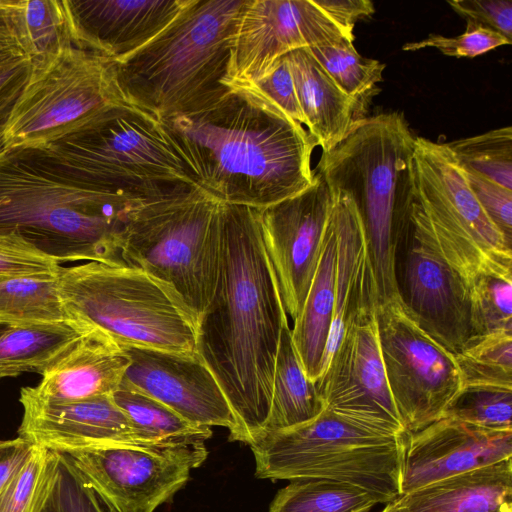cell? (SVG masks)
<instances>
[{
	"instance_id": "1",
	"label": "cell",
	"mask_w": 512,
	"mask_h": 512,
	"mask_svg": "<svg viewBox=\"0 0 512 512\" xmlns=\"http://www.w3.org/2000/svg\"><path fill=\"white\" fill-rule=\"evenodd\" d=\"M222 216L221 269L213 298L197 322L196 352L235 416L230 440L250 445L269 415L288 318L264 245L260 209L223 203Z\"/></svg>"
},
{
	"instance_id": "2",
	"label": "cell",
	"mask_w": 512,
	"mask_h": 512,
	"mask_svg": "<svg viewBox=\"0 0 512 512\" xmlns=\"http://www.w3.org/2000/svg\"><path fill=\"white\" fill-rule=\"evenodd\" d=\"M161 122L195 185L222 203L261 209L314 180L317 141L240 90L229 88L205 108Z\"/></svg>"
},
{
	"instance_id": "3",
	"label": "cell",
	"mask_w": 512,
	"mask_h": 512,
	"mask_svg": "<svg viewBox=\"0 0 512 512\" xmlns=\"http://www.w3.org/2000/svg\"><path fill=\"white\" fill-rule=\"evenodd\" d=\"M139 205L84 184L36 149L0 145V235L21 237L58 264L125 265L124 230Z\"/></svg>"
},
{
	"instance_id": "4",
	"label": "cell",
	"mask_w": 512,
	"mask_h": 512,
	"mask_svg": "<svg viewBox=\"0 0 512 512\" xmlns=\"http://www.w3.org/2000/svg\"><path fill=\"white\" fill-rule=\"evenodd\" d=\"M247 0H188L151 41L115 62L127 102L158 120L197 112L222 97L230 42Z\"/></svg>"
},
{
	"instance_id": "5",
	"label": "cell",
	"mask_w": 512,
	"mask_h": 512,
	"mask_svg": "<svg viewBox=\"0 0 512 512\" xmlns=\"http://www.w3.org/2000/svg\"><path fill=\"white\" fill-rule=\"evenodd\" d=\"M414 142L403 113H379L357 121L338 144L322 153L315 169L332 193L348 196L356 206L369 248L377 305L399 299L395 242L410 220Z\"/></svg>"
},
{
	"instance_id": "6",
	"label": "cell",
	"mask_w": 512,
	"mask_h": 512,
	"mask_svg": "<svg viewBox=\"0 0 512 512\" xmlns=\"http://www.w3.org/2000/svg\"><path fill=\"white\" fill-rule=\"evenodd\" d=\"M223 203L197 185L133 210L121 258L168 285L198 322L215 293L223 253Z\"/></svg>"
},
{
	"instance_id": "7",
	"label": "cell",
	"mask_w": 512,
	"mask_h": 512,
	"mask_svg": "<svg viewBox=\"0 0 512 512\" xmlns=\"http://www.w3.org/2000/svg\"><path fill=\"white\" fill-rule=\"evenodd\" d=\"M36 150L84 184L136 204L195 185L162 122L129 103Z\"/></svg>"
},
{
	"instance_id": "8",
	"label": "cell",
	"mask_w": 512,
	"mask_h": 512,
	"mask_svg": "<svg viewBox=\"0 0 512 512\" xmlns=\"http://www.w3.org/2000/svg\"><path fill=\"white\" fill-rule=\"evenodd\" d=\"M405 437L325 408L306 423L261 435L250 447L257 478L338 481L387 504L400 496Z\"/></svg>"
},
{
	"instance_id": "9",
	"label": "cell",
	"mask_w": 512,
	"mask_h": 512,
	"mask_svg": "<svg viewBox=\"0 0 512 512\" xmlns=\"http://www.w3.org/2000/svg\"><path fill=\"white\" fill-rule=\"evenodd\" d=\"M57 281L72 317L119 345L196 352V319L168 285L143 270L90 261L61 266Z\"/></svg>"
},
{
	"instance_id": "10",
	"label": "cell",
	"mask_w": 512,
	"mask_h": 512,
	"mask_svg": "<svg viewBox=\"0 0 512 512\" xmlns=\"http://www.w3.org/2000/svg\"><path fill=\"white\" fill-rule=\"evenodd\" d=\"M128 103L115 62L71 42L31 59L26 83L1 133L7 149H36L81 132Z\"/></svg>"
},
{
	"instance_id": "11",
	"label": "cell",
	"mask_w": 512,
	"mask_h": 512,
	"mask_svg": "<svg viewBox=\"0 0 512 512\" xmlns=\"http://www.w3.org/2000/svg\"><path fill=\"white\" fill-rule=\"evenodd\" d=\"M410 219L468 287L482 272L512 270V248L489 219L447 143L415 137Z\"/></svg>"
},
{
	"instance_id": "12",
	"label": "cell",
	"mask_w": 512,
	"mask_h": 512,
	"mask_svg": "<svg viewBox=\"0 0 512 512\" xmlns=\"http://www.w3.org/2000/svg\"><path fill=\"white\" fill-rule=\"evenodd\" d=\"M376 321L388 386L406 433L442 418L463 389L454 353L426 333L399 299L377 305Z\"/></svg>"
},
{
	"instance_id": "13",
	"label": "cell",
	"mask_w": 512,
	"mask_h": 512,
	"mask_svg": "<svg viewBox=\"0 0 512 512\" xmlns=\"http://www.w3.org/2000/svg\"><path fill=\"white\" fill-rule=\"evenodd\" d=\"M205 442L122 443L66 455L111 512H154L207 458Z\"/></svg>"
},
{
	"instance_id": "14",
	"label": "cell",
	"mask_w": 512,
	"mask_h": 512,
	"mask_svg": "<svg viewBox=\"0 0 512 512\" xmlns=\"http://www.w3.org/2000/svg\"><path fill=\"white\" fill-rule=\"evenodd\" d=\"M354 38L315 0H247L233 31L222 84L231 89L248 86L293 50Z\"/></svg>"
},
{
	"instance_id": "15",
	"label": "cell",
	"mask_w": 512,
	"mask_h": 512,
	"mask_svg": "<svg viewBox=\"0 0 512 512\" xmlns=\"http://www.w3.org/2000/svg\"><path fill=\"white\" fill-rule=\"evenodd\" d=\"M394 267L409 315L447 350L459 351L471 337L469 287L411 219L397 234Z\"/></svg>"
},
{
	"instance_id": "16",
	"label": "cell",
	"mask_w": 512,
	"mask_h": 512,
	"mask_svg": "<svg viewBox=\"0 0 512 512\" xmlns=\"http://www.w3.org/2000/svg\"><path fill=\"white\" fill-rule=\"evenodd\" d=\"M376 308L362 309L347 323L316 384L325 408L387 433L404 434L386 378Z\"/></svg>"
},
{
	"instance_id": "17",
	"label": "cell",
	"mask_w": 512,
	"mask_h": 512,
	"mask_svg": "<svg viewBox=\"0 0 512 512\" xmlns=\"http://www.w3.org/2000/svg\"><path fill=\"white\" fill-rule=\"evenodd\" d=\"M333 194L314 170L312 184L260 209L262 236L285 311L299 316L323 249Z\"/></svg>"
},
{
	"instance_id": "18",
	"label": "cell",
	"mask_w": 512,
	"mask_h": 512,
	"mask_svg": "<svg viewBox=\"0 0 512 512\" xmlns=\"http://www.w3.org/2000/svg\"><path fill=\"white\" fill-rule=\"evenodd\" d=\"M129 360L121 383L163 403L188 422L236 433V419L216 378L195 353L120 345Z\"/></svg>"
},
{
	"instance_id": "19",
	"label": "cell",
	"mask_w": 512,
	"mask_h": 512,
	"mask_svg": "<svg viewBox=\"0 0 512 512\" xmlns=\"http://www.w3.org/2000/svg\"><path fill=\"white\" fill-rule=\"evenodd\" d=\"M19 401L23 416L18 436L31 444L62 455L122 443H148L112 395L79 401L42 399L23 387Z\"/></svg>"
},
{
	"instance_id": "20",
	"label": "cell",
	"mask_w": 512,
	"mask_h": 512,
	"mask_svg": "<svg viewBox=\"0 0 512 512\" xmlns=\"http://www.w3.org/2000/svg\"><path fill=\"white\" fill-rule=\"evenodd\" d=\"M512 458V431L486 430L440 418L405 437L400 495Z\"/></svg>"
},
{
	"instance_id": "21",
	"label": "cell",
	"mask_w": 512,
	"mask_h": 512,
	"mask_svg": "<svg viewBox=\"0 0 512 512\" xmlns=\"http://www.w3.org/2000/svg\"><path fill=\"white\" fill-rule=\"evenodd\" d=\"M73 45L120 62L158 35L188 0H62Z\"/></svg>"
},
{
	"instance_id": "22",
	"label": "cell",
	"mask_w": 512,
	"mask_h": 512,
	"mask_svg": "<svg viewBox=\"0 0 512 512\" xmlns=\"http://www.w3.org/2000/svg\"><path fill=\"white\" fill-rule=\"evenodd\" d=\"M129 360L112 338L92 328L56 356L30 387L38 397L69 402L111 395L120 385Z\"/></svg>"
},
{
	"instance_id": "23",
	"label": "cell",
	"mask_w": 512,
	"mask_h": 512,
	"mask_svg": "<svg viewBox=\"0 0 512 512\" xmlns=\"http://www.w3.org/2000/svg\"><path fill=\"white\" fill-rule=\"evenodd\" d=\"M390 504L400 512H512V458L417 488Z\"/></svg>"
},
{
	"instance_id": "24",
	"label": "cell",
	"mask_w": 512,
	"mask_h": 512,
	"mask_svg": "<svg viewBox=\"0 0 512 512\" xmlns=\"http://www.w3.org/2000/svg\"><path fill=\"white\" fill-rule=\"evenodd\" d=\"M309 134L322 153L332 149L366 112L333 82L306 48L285 55Z\"/></svg>"
},
{
	"instance_id": "25",
	"label": "cell",
	"mask_w": 512,
	"mask_h": 512,
	"mask_svg": "<svg viewBox=\"0 0 512 512\" xmlns=\"http://www.w3.org/2000/svg\"><path fill=\"white\" fill-rule=\"evenodd\" d=\"M336 252L337 241L331 210L316 272L303 308L291 329L302 366L308 378L315 383L321 376L334 313Z\"/></svg>"
},
{
	"instance_id": "26",
	"label": "cell",
	"mask_w": 512,
	"mask_h": 512,
	"mask_svg": "<svg viewBox=\"0 0 512 512\" xmlns=\"http://www.w3.org/2000/svg\"><path fill=\"white\" fill-rule=\"evenodd\" d=\"M324 409L325 404L317 384L306 375L292 340L291 328L287 324L281 332L271 406L261 435L306 423Z\"/></svg>"
},
{
	"instance_id": "27",
	"label": "cell",
	"mask_w": 512,
	"mask_h": 512,
	"mask_svg": "<svg viewBox=\"0 0 512 512\" xmlns=\"http://www.w3.org/2000/svg\"><path fill=\"white\" fill-rule=\"evenodd\" d=\"M91 329L84 324L9 327L0 336V379L28 371L40 373Z\"/></svg>"
},
{
	"instance_id": "28",
	"label": "cell",
	"mask_w": 512,
	"mask_h": 512,
	"mask_svg": "<svg viewBox=\"0 0 512 512\" xmlns=\"http://www.w3.org/2000/svg\"><path fill=\"white\" fill-rule=\"evenodd\" d=\"M0 324L15 327L82 323L69 313L57 276H37L0 282Z\"/></svg>"
},
{
	"instance_id": "29",
	"label": "cell",
	"mask_w": 512,
	"mask_h": 512,
	"mask_svg": "<svg viewBox=\"0 0 512 512\" xmlns=\"http://www.w3.org/2000/svg\"><path fill=\"white\" fill-rule=\"evenodd\" d=\"M111 395L148 443L205 442L212 436L210 427L188 422L163 403L123 383Z\"/></svg>"
},
{
	"instance_id": "30",
	"label": "cell",
	"mask_w": 512,
	"mask_h": 512,
	"mask_svg": "<svg viewBox=\"0 0 512 512\" xmlns=\"http://www.w3.org/2000/svg\"><path fill=\"white\" fill-rule=\"evenodd\" d=\"M379 501L356 486L318 478L290 480L268 512H370Z\"/></svg>"
},
{
	"instance_id": "31",
	"label": "cell",
	"mask_w": 512,
	"mask_h": 512,
	"mask_svg": "<svg viewBox=\"0 0 512 512\" xmlns=\"http://www.w3.org/2000/svg\"><path fill=\"white\" fill-rule=\"evenodd\" d=\"M333 82L365 112L386 67L378 60L360 55L353 40L342 39L306 48Z\"/></svg>"
},
{
	"instance_id": "32",
	"label": "cell",
	"mask_w": 512,
	"mask_h": 512,
	"mask_svg": "<svg viewBox=\"0 0 512 512\" xmlns=\"http://www.w3.org/2000/svg\"><path fill=\"white\" fill-rule=\"evenodd\" d=\"M9 18L18 49L31 59L71 42L62 0H12Z\"/></svg>"
},
{
	"instance_id": "33",
	"label": "cell",
	"mask_w": 512,
	"mask_h": 512,
	"mask_svg": "<svg viewBox=\"0 0 512 512\" xmlns=\"http://www.w3.org/2000/svg\"><path fill=\"white\" fill-rule=\"evenodd\" d=\"M454 357L464 386L512 388V331L471 336Z\"/></svg>"
},
{
	"instance_id": "34",
	"label": "cell",
	"mask_w": 512,
	"mask_h": 512,
	"mask_svg": "<svg viewBox=\"0 0 512 512\" xmlns=\"http://www.w3.org/2000/svg\"><path fill=\"white\" fill-rule=\"evenodd\" d=\"M60 454L36 447L0 491V512H42L58 478Z\"/></svg>"
},
{
	"instance_id": "35",
	"label": "cell",
	"mask_w": 512,
	"mask_h": 512,
	"mask_svg": "<svg viewBox=\"0 0 512 512\" xmlns=\"http://www.w3.org/2000/svg\"><path fill=\"white\" fill-rule=\"evenodd\" d=\"M461 168L512 190V127L447 143Z\"/></svg>"
},
{
	"instance_id": "36",
	"label": "cell",
	"mask_w": 512,
	"mask_h": 512,
	"mask_svg": "<svg viewBox=\"0 0 512 512\" xmlns=\"http://www.w3.org/2000/svg\"><path fill=\"white\" fill-rule=\"evenodd\" d=\"M471 336L512 331V270L477 275L469 287Z\"/></svg>"
},
{
	"instance_id": "37",
	"label": "cell",
	"mask_w": 512,
	"mask_h": 512,
	"mask_svg": "<svg viewBox=\"0 0 512 512\" xmlns=\"http://www.w3.org/2000/svg\"><path fill=\"white\" fill-rule=\"evenodd\" d=\"M486 430L512 431V388L464 386L443 413Z\"/></svg>"
},
{
	"instance_id": "38",
	"label": "cell",
	"mask_w": 512,
	"mask_h": 512,
	"mask_svg": "<svg viewBox=\"0 0 512 512\" xmlns=\"http://www.w3.org/2000/svg\"><path fill=\"white\" fill-rule=\"evenodd\" d=\"M237 90L246 93L268 109L301 125L304 124L292 72L285 56L276 62L273 69L264 78Z\"/></svg>"
},
{
	"instance_id": "39",
	"label": "cell",
	"mask_w": 512,
	"mask_h": 512,
	"mask_svg": "<svg viewBox=\"0 0 512 512\" xmlns=\"http://www.w3.org/2000/svg\"><path fill=\"white\" fill-rule=\"evenodd\" d=\"M60 268V264L21 237L0 235V282L21 277H56Z\"/></svg>"
},
{
	"instance_id": "40",
	"label": "cell",
	"mask_w": 512,
	"mask_h": 512,
	"mask_svg": "<svg viewBox=\"0 0 512 512\" xmlns=\"http://www.w3.org/2000/svg\"><path fill=\"white\" fill-rule=\"evenodd\" d=\"M507 44H511V41L498 32L467 23L466 30L456 37L431 33L425 39L404 44L402 50L416 51L435 48L447 56L474 58Z\"/></svg>"
},
{
	"instance_id": "41",
	"label": "cell",
	"mask_w": 512,
	"mask_h": 512,
	"mask_svg": "<svg viewBox=\"0 0 512 512\" xmlns=\"http://www.w3.org/2000/svg\"><path fill=\"white\" fill-rule=\"evenodd\" d=\"M42 512H103L100 500L66 455L60 454L58 478Z\"/></svg>"
},
{
	"instance_id": "42",
	"label": "cell",
	"mask_w": 512,
	"mask_h": 512,
	"mask_svg": "<svg viewBox=\"0 0 512 512\" xmlns=\"http://www.w3.org/2000/svg\"><path fill=\"white\" fill-rule=\"evenodd\" d=\"M468 184L481 207L500 231L508 245L512 244V190L463 169Z\"/></svg>"
},
{
	"instance_id": "43",
	"label": "cell",
	"mask_w": 512,
	"mask_h": 512,
	"mask_svg": "<svg viewBox=\"0 0 512 512\" xmlns=\"http://www.w3.org/2000/svg\"><path fill=\"white\" fill-rule=\"evenodd\" d=\"M447 3L467 23L489 28L512 41L511 0H452Z\"/></svg>"
},
{
	"instance_id": "44",
	"label": "cell",
	"mask_w": 512,
	"mask_h": 512,
	"mask_svg": "<svg viewBox=\"0 0 512 512\" xmlns=\"http://www.w3.org/2000/svg\"><path fill=\"white\" fill-rule=\"evenodd\" d=\"M315 1L336 24L351 34L357 21L375 12L374 5L369 0Z\"/></svg>"
},
{
	"instance_id": "45",
	"label": "cell",
	"mask_w": 512,
	"mask_h": 512,
	"mask_svg": "<svg viewBox=\"0 0 512 512\" xmlns=\"http://www.w3.org/2000/svg\"><path fill=\"white\" fill-rule=\"evenodd\" d=\"M36 447L19 436L14 439L0 440V491Z\"/></svg>"
},
{
	"instance_id": "46",
	"label": "cell",
	"mask_w": 512,
	"mask_h": 512,
	"mask_svg": "<svg viewBox=\"0 0 512 512\" xmlns=\"http://www.w3.org/2000/svg\"><path fill=\"white\" fill-rule=\"evenodd\" d=\"M380 512H400L396 508H394L390 503H387L384 509H382Z\"/></svg>"
},
{
	"instance_id": "47",
	"label": "cell",
	"mask_w": 512,
	"mask_h": 512,
	"mask_svg": "<svg viewBox=\"0 0 512 512\" xmlns=\"http://www.w3.org/2000/svg\"><path fill=\"white\" fill-rule=\"evenodd\" d=\"M10 326L0 324V336L9 328Z\"/></svg>"
}]
</instances>
